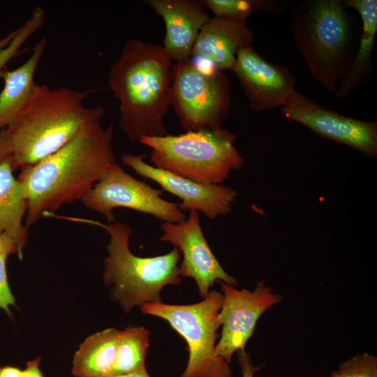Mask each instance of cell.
<instances>
[{"mask_svg":"<svg viewBox=\"0 0 377 377\" xmlns=\"http://www.w3.org/2000/svg\"><path fill=\"white\" fill-rule=\"evenodd\" d=\"M101 121L89 122L60 149L20 169L27 228L62 205L82 200L117 163L112 124L105 128Z\"/></svg>","mask_w":377,"mask_h":377,"instance_id":"6da1fadb","label":"cell"},{"mask_svg":"<svg viewBox=\"0 0 377 377\" xmlns=\"http://www.w3.org/2000/svg\"><path fill=\"white\" fill-rule=\"evenodd\" d=\"M171 61L163 46L131 39L111 66L108 83L119 103V126L130 141L166 135Z\"/></svg>","mask_w":377,"mask_h":377,"instance_id":"7a4b0ae2","label":"cell"},{"mask_svg":"<svg viewBox=\"0 0 377 377\" xmlns=\"http://www.w3.org/2000/svg\"><path fill=\"white\" fill-rule=\"evenodd\" d=\"M93 91L52 89L36 84L21 115L6 128L13 170L35 164L54 154L84 126L102 119L103 107L84 105Z\"/></svg>","mask_w":377,"mask_h":377,"instance_id":"3957f363","label":"cell"},{"mask_svg":"<svg viewBox=\"0 0 377 377\" xmlns=\"http://www.w3.org/2000/svg\"><path fill=\"white\" fill-rule=\"evenodd\" d=\"M290 27L311 76L334 94L353 63L361 24L343 0H303L291 10Z\"/></svg>","mask_w":377,"mask_h":377,"instance_id":"277c9868","label":"cell"},{"mask_svg":"<svg viewBox=\"0 0 377 377\" xmlns=\"http://www.w3.org/2000/svg\"><path fill=\"white\" fill-rule=\"evenodd\" d=\"M59 218L95 225L108 232L110 243L104 261L103 281L112 286L110 297L125 312L147 303L161 302V292L165 286L181 283L179 262L182 254L177 248L158 256H137L129 249L131 230L125 223L104 224L85 219Z\"/></svg>","mask_w":377,"mask_h":377,"instance_id":"5b68a950","label":"cell"},{"mask_svg":"<svg viewBox=\"0 0 377 377\" xmlns=\"http://www.w3.org/2000/svg\"><path fill=\"white\" fill-rule=\"evenodd\" d=\"M236 140L235 134L222 127L142 137L139 142L152 149L155 167L198 182L221 184L244 165Z\"/></svg>","mask_w":377,"mask_h":377,"instance_id":"8992f818","label":"cell"},{"mask_svg":"<svg viewBox=\"0 0 377 377\" xmlns=\"http://www.w3.org/2000/svg\"><path fill=\"white\" fill-rule=\"evenodd\" d=\"M223 294L210 290L200 302L175 305L147 303L140 307L143 314L166 320L186 341L188 360L179 377H232L229 364L216 350L218 316Z\"/></svg>","mask_w":377,"mask_h":377,"instance_id":"52a82bcc","label":"cell"},{"mask_svg":"<svg viewBox=\"0 0 377 377\" xmlns=\"http://www.w3.org/2000/svg\"><path fill=\"white\" fill-rule=\"evenodd\" d=\"M171 105L186 131L219 129L231 104L229 81L221 71H204L191 59L172 66Z\"/></svg>","mask_w":377,"mask_h":377,"instance_id":"ba28073f","label":"cell"},{"mask_svg":"<svg viewBox=\"0 0 377 377\" xmlns=\"http://www.w3.org/2000/svg\"><path fill=\"white\" fill-rule=\"evenodd\" d=\"M163 192L134 178L116 163L81 201L87 208L102 214L109 223L114 222L113 210L117 207L147 214L167 223L185 220L179 203L164 200L161 197Z\"/></svg>","mask_w":377,"mask_h":377,"instance_id":"9c48e42d","label":"cell"},{"mask_svg":"<svg viewBox=\"0 0 377 377\" xmlns=\"http://www.w3.org/2000/svg\"><path fill=\"white\" fill-rule=\"evenodd\" d=\"M223 302L218 316L221 338L216 345L218 355L228 364L237 351H244L260 317L283 297L274 293L264 279L258 281L253 290L237 289L219 281Z\"/></svg>","mask_w":377,"mask_h":377,"instance_id":"30bf717a","label":"cell"},{"mask_svg":"<svg viewBox=\"0 0 377 377\" xmlns=\"http://www.w3.org/2000/svg\"><path fill=\"white\" fill-rule=\"evenodd\" d=\"M283 117L300 124L316 134L355 149L372 158L377 156V121H364L327 109L296 91L281 108Z\"/></svg>","mask_w":377,"mask_h":377,"instance_id":"8fae6325","label":"cell"},{"mask_svg":"<svg viewBox=\"0 0 377 377\" xmlns=\"http://www.w3.org/2000/svg\"><path fill=\"white\" fill-rule=\"evenodd\" d=\"M160 239L172 244L182 254L179 265L181 277L195 280L200 296L204 298L216 281L236 286L235 278L222 267L212 252L202 229L199 212L190 211L188 217L179 223L163 222Z\"/></svg>","mask_w":377,"mask_h":377,"instance_id":"7c38bea8","label":"cell"},{"mask_svg":"<svg viewBox=\"0 0 377 377\" xmlns=\"http://www.w3.org/2000/svg\"><path fill=\"white\" fill-rule=\"evenodd\" d=\"M146 156L124 153L122 163L138 175L154 181L163 191L178 197L179 209L195 210L205 216L214 219L226 216L232 209L237 192L232 187L221 184L200 183L147 163Z\"/></svg>","mask_w":377,"mask_h":377,"instance_id":"4fadbf2b","label":"cell"},{"mask_svg":"<svg viewBox=\"0 0 377 377\" xmlns=\"http://www.w3.org/2000/svg\"><path fill=\"white\" fill-rule=\"evenodd\" d=\"M233 72L254 112L281 108L297 91L296 80L289 69L268 61L252 46L237 52Z\"/></svg>","mask_w":377,"mask_h":377,"instance_id":"5bb4252c","label":"cell"},{"mask_svg":"<svg viewBox=\"0 0 377 377\" xmlns=\"http://www.w3.org/2000/svg\"><path fill=\"white\" fill-rule=\"evenodd\" d=\"M253 42L246 21L214 17L199 31L191 56L206 61L217 71H233L237 52Z\"/></svg>","mask_w":377,"mask_h":377,"instance_id":"9a60e30c","label":"cell"},{"mask_svg":"<svg viewBox=\"0 0 377 377\" xmlns=\"http://www.w3.org/2000/svg\"><path fill=\"white\" fill-rule=\"evenodd\" d=\"M165 23L163 46L171 59L177 61L189 59L197 36L209 19L205 7L195 0H147Z\"/></svg>","mask_w":377,"mask_h":377,"instance_id":"2e32d148","label":"cell"},{"mask_svg":"<svg viewBox=\"0 0 377 377\" xmlns=\"http://www.w3.org/2000/svg\"><path fill=\"white\" fill-rule=\"evenodd\" d=\"M47 43L46 38H42L24 64L13 71L3 72L1 78L4 86L0 93V131L14 123L28 104L36 84V68Z\"/></svg>","mask_w":377,"mask_h":377,"instance_id":"e0dca14e","label":"cell"},{"mask_svg":"<svg viewBox=\"0 0 377 377\" xmlns=\"http://www.w3.org/2000/svg\"><path fill=\"white\" fill-rule=\"evenodd\" d=\"M343 3L347 8H353L360 15L361 34L351 66L339 82V86L334 94L339 99L347 97L369 79L371 54L377 33L376 0H343Z\"/></svg>","mask_w":377,"mask_h":377,"instance_id":"ac0fdd59","label":"cell"},{"mask_svg":"<svg viewBox=\"0 0 377 377\" xmlns=\"http://www.w3.org/2000/svg\"><path fill=\"white\" fill-rule=\"evenodd\" d=\"M13 170L10 154L0 160V235L10 237L22 252L28 234V228L22 224L27 204Z\"/></svg>","mask_w":377,"mask_h":377,"instance_id":"d6986e66","label":"cell"},{"mask_svg":"<svg viewBox=\"0 0 377 377\" xmlns=\"http://www.w3.org/2000/svg\"><path fill=\"white\" fill-rule=\"evenodd\" d=\"M121 330L108 328L87 337L75 352L72 372L77 377H105L114 366Z\"/></svg>","mask_w":377,"mask_h":377,"instance_id":"ffe728a7","label":"cell"},{"mask_svg":"<svg viewBox=\"0 0 377 377\" xmlns=\"http://www.w3.org/2000/svg\"><path fill=\"white\" fill-rule=\"evenodd\" d=\"M149 346V332L145 327L129 325L121 330L116 360L110 376L145 369V358Z\"/></svg>","mask_w":377,"mask_h":377,"instance_id":"44dd1931","label":"cell"},{"mask_svg":"<svg viewBox=\"0 0 377 377\" xmlns=\"http://www.w3.org/2000/svg\"><path fill=\"white\" fill-rule=\"evenodd\" d=\"M202 5L209 8L214 17L246 21L256 11L268 12L280 15L288 8V3L281 0H202Z\"/></svg>","mask_w":377,"mask_h":377,"instance_id":"7402d4cb","label":"cell"},{"mask_svg":"<svg viewBox=\"0 0 377 377\" xmlns=\"http://www.w3.org/2000/svg\"><path fill=\"white\" fill-rule=\"evenodd\" d=\"M45 13L40 6L35 7L29 17L17 29L10 43L0 50V78L6 64L20 53V50L27 40L44 24Z\"/></svg>","mask_w":377,"mask_h":377,"instance_id":"603a6c76","label":"cell"},{"mask_svg":"<svg viewBox=\"0 0 377 377\" xmlns=\"http://www.w3.org/2000/svg\"><path fill=\"white\" fill-rule=\"evenodd\" d=\"M330 377H377V357L367 352L341 362Z\"/></svg>","mask_w":377,"mask_h":377,"instance_id":"cb8c5ba5","label":"cell"},{"mask_svg":"<svg viewBox=\"0 0 377 377\" xmlns=\"http://www.w3.org/2000/svg\"><path fill=\"white\" fill-rule=\"evenodd\" d=\"M10 255L8 251H0V309L10 316V306H15V300L9 288L6 274V259Z\"/></svg>","mask_w":377,"mask_h":377,"instance_id":"d4e9b609","label":"cell"},{"mask_svg":"<svg viewBox=\"0 0 377 377\" xmlns=\"http://www.w3.org/2000/svg\"><path fill=\"white\" fill-rule=\"evenodd\" d=\"M237 357L242 369V377H255V373L263 367V364L255 366L251 356L245 350L237 351Z\"/></svg>","mask_w":377,"mask_h":377,"instance_id":"484cf974","label":"cell"},{"mask_svg":"<svg viewBox=\"0 0 377 377\" xmlns=\"http://www.w3.org/2000/svg\"><path fill=\"white\" fill-rule=\"evenodd\" d=\"M40 360L38 357L28 362L26 368L22 370V377H45L39 368Z\"/></svg>","mask_w":377,"mask_h":377,"instance_id":"4316f807","label":"cell"},{"mask_svg":"<svg viewBox=\"0 0 377 377\" xmlns=\"http://www.w3.org/2000/svg\"><path fill=\"white\" fill-rule=\"evenodd\" d=\"M10 154V149L6 128L0 131V160Z\"/></svg>","mask_w":377,"mask_h":377,"instance_id":"83f0119b","label":"cell"},{"mask_svg":"<svg viewBox=\"0 0 377 377\" xmlns=\"http://www.w3.org/2000/svg\"><path fill=\"white\" fill-rule=\"evenodd\" d=\"M22 370L13 366L0 367V377H22Z\"/></svg>","mask_w":377,"mask_h":377,"instance_id":"f1b7e54d","label":"cell"},{"mask_svg":"<svg viewBox=\"0 0 377 377\" xmlns=\"http://www.w3.org/2000/svg\"><path fill=\"white\" fill-rule=\"evenodd\" d=\"M105 377H151L147 373L146 369L130 372L127 374H119V375H111Z\"/></svg>","mask_w":377,"mask_h":377,"instance_id":"f546056e","label":"cell"},{"mask_svg":"<svg viewBox=\"0 0 377 377\" xmlns=\"http://www.w3.org/2000/svg\"><path fill=\"white\" fill-rule=\"evenodd\" d=\"M15 34V29L10 32L7 36L0 38V50L6 47L11 40Z\"/></svg>","mask_w":377,"mask_h":377,"instance_id":"4dcf8cb0","label":"cell"}]
</instances>
